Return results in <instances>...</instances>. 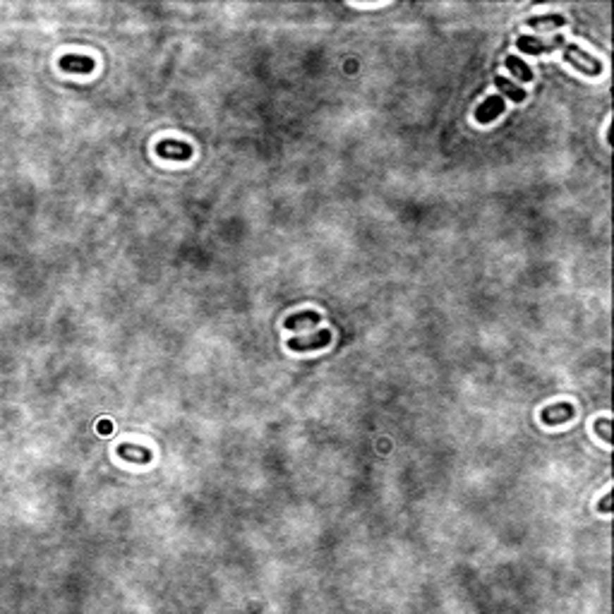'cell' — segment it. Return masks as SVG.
I'll use <instances>...</instances> for the list:
<instances>
[{"label": "cell", "mask_w": 614, "mask_h": 614, "mask_svg": "<svg viewBox=\"0 0 614 614\" xmlns=\"http://www.w3.org/2000/svg\"><path fill=\"white\" fill-rule=\"evenodd\" d=\"M99 430H101V432H111V425H109V422H104V425H101Z\"/></svg>", "instance_id": "15"}, {"label": "cell", "mask_w": 614, "mask_h": 614, "mask_svg": "<svg viewBox=\"0 0 614 614\" xmlns=\"http://www.w3.org/2000/svg\"><path fill=\"white\" fill-rule=\"evenodd\" d=\"M314 324H319V314L317 312H312V309H309V312H297V314H290V317H285V321H283V326L285 329H307V326H314Z\"/></svg>", "instance_id": "9"}, {"label": "cell", "mask_w": 614, "mask_h": 614, "mask_svg": "<svg viewBox=\"0 0 614 614\" xmlns=\"http://www.w3.org/2000/svg\"><path fill=\"white\" fill-rule=\"evenodd\" d=\"M494 87H497L506 99L516 101V104H521V101L526 99V92L518 85H514V82H509L506 77H494Z\"/></svg>", "instance_id": "10"}, {"label": "cell", "mask_w": 614, "mask_h": 614, "mask_svg": "<svg viewBox=\"0 0 614 614\" xmlns=\"http://www.w3.org/2000/svg\"><path fill=\"white\" fill-rule=\"evenodd\" d=\"M600 511H605V514H610L612 511V494H605V499H602V504H600Z\"/></svg>", "instance_id": "14"}, {"label": "cell", "mask_w": 614, "mask_h": 614, "mask_svg": "<svg viewBox=\"0 0 614 614\" xmlns=\"http://www.w3.org/2000/svg\"><path fill=\"white\" fill-rule=\"evenodd\" d=\"M58 65H61L63 73H77V75H92L94 68H97L94 58L75 56V53H68V56H63L61 61H58Z\"/></svg>", "instance_id": "6"}, {"label": "cell", "mask_w": 614, "mask_h": 614, "mask_svg": "<svg viewBox=\"0 0 614 614\" xmlns=\"http://www.w3.org/2000/svg\"><path fill=\"white\" fill-rule=\"evenodd\" d=\"M576 415V408L571 403H552L542 408V422L545 425H562V422H571Z\"/></svg>", "instance_id": "5"}, {"label": "cell", "mask_w": 614, "mask_h": 614, "mask_svg": "<svg viewBox=\"0 0 614 614\" xmlns=\"http://www.w3.org/2000/svg\"><path fill=\"white\" fill-rule=\"evenodd\" d=\"M506 68H509V70H511V75L518 77V80H521V82H530V80H533V70H530L528 65L521 61V58H516V56H506Z\"/></svg>", "instance_id": "11"}, {"label": "cell", "mask_w": 614, "mask_h": 614, "mask_svg": "<svg viewBox=\"0 0 614 614\" xmlns=\"http://www.w3.org/2000/svg\"><path fill=\"white\" fill-rule=\"evenodd\" d=\"M516 44H518V51L530 53V56H538V53H550V51H552L550 39L542 41V39H538V37H518V39H516Z\"/></svg>", "instance_id": "8"}, {"label": "cell", "mask_w": 614, "mask_h": 614, "mask_svg": "<svg viewBox=\"0 0 614 614\" xmlns=\"http://www.w3.org/2000/svg\"><path fill=\"white\" fill-rule=\"evenodd\" d=\"M526 25L533 29H547V27H564L566 20L562 15H545V17H530V20H526Z\"/></svg>", "instance_id": "12"}, {"label": "cell", "mask_w": 614, "mask_h": 614, "mask_svg": "<svg viewBox=\"0 0 614 614\" xmlns=\"http://www.w3.org/2000/svg\"><path fill=\"white\" fill-rule=\"evenodd\" d=\"M118 456L123 461H130V463H149L152 461V451L147 446H140V444H121L118 446Z\"/></svg>", "instance_id": "7"}, {"label": "cell", "mask_w": 614, "mask_h": 614, "mask_svg": "<svg viewBox=\"0 0 614 614\" xmlns=\"http://www.w3.org/2000/svg\"><path fill=\"white\" fill-rule=\"evenodd\" d=\"M156 154L161 159L190 161L192 159V147L185 145V142H176V140H161L156 145Z\"/></svg>", "instance_id": "4"}, {"label": "cell", "mask_w": 614, "mask_h": 614, "mask_svg": "<svg viewBox=\"0 0 614 614\" xmlns=\"http://www.w3.org/2000/svg\"><path fill=\"white\" fill-rule=\"evenodd\" d=\"M331 343V331L321 329L312 336H297V338H290L288 341V348L295 350V353H307V350H319L324 345Z\"/></svg>", "instance_id": "2"}, {"label": "cell", "mask_w": 614, "mask_h": 614, "mask_svg": "<svg viewBox=\"0 0 614 614\" xmlns=\"http://www.w3.org/2000/svg\"><path fill=\"white\" fill-rule=\"evenodd\" d=\"M550 44H552V51L554 49H562L564 51V61L569 63V65H574L578 73H583V75H588V77H598L602 73V65H600L598 58L588 56L586 51H581L576 44H569V41H566L564 37H559V34L550 39Z\"/></svg>", "instance_id": "1"}, {"label": "cell", "mask_w": 614, "mask_h": 614, "mask_svg": "<svg viewBox=\"0 0 614 614\" xmlns=\"http://www.w3.org/2000/svg\"><path fill=\"white\" fill-rule=\"evenodd\" d=\"M610 425L612 422L607 420V418H602V420H598V425H595V430L600 432V437L605 439L607 444H612V432H610Z\"/></svg>", "instance_id": "13"}, {"label": "cell", "mask_w": 614, "mask_h": 614, "mask_svg": "<svg viewBox=\"0 0 614 614\" xmlns=\"http://www.w3.org/2000/svg\"><path fill=\"white\" fill-rule=\"evenodd\" d=\"M502 113H504V97H487L478 109H475V121L480 125H490L497 121Z\"/></svg>", "instance_id": "3"}]
</instances>
